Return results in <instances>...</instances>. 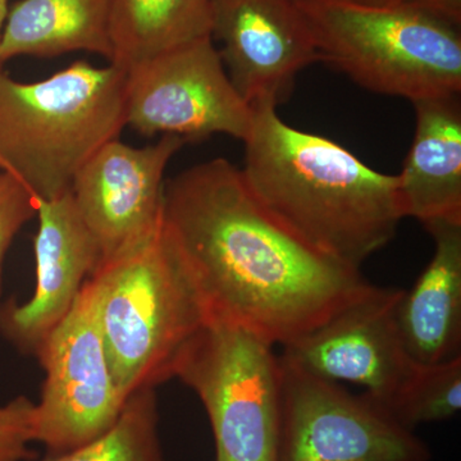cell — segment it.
Wrapping results in <instances>:
<instances>
[{"label":"cell","instance_id":"cell-1","mask_svg":"<svg viewBox=\"0 0 461 461\" xmlns=\"http://www.w3.org/2000/svg\"><path fill=\"white\" fill-rule=\"evenodd\" d=\"M163 223L209 317L275 346L311 332L371 285L360 269L324 256L273 217L223 158L167 182Z\"/></svg>","mask_w":461,"mask_h":461},{"label":"cell","instance_id":"cell-2","mask_svg":"<svg viewBox=\"0 0 461 461\" xmlns=\"http://www.w3.org/2000/svg\"><path fill=\"white\" fill-rule=\"evenodd\" d=\"M251 107L241 169L249 189L315 250L362 268L406 218L397 175L375 171L338 142L288 126L272 103Z\"/></svg>","mask_w":461,"mask_h":461},{"label":"cell","instance_id":"cell-3","mask_svg":"<svg viewBox=\"0 0 461 461\" xmlns=\"http://www.w3.org/2000/svg\"><path fill=\"white\" fill-rule=\"evenodd\" d=\"M126 74L117 67L72 63L23 84L0 72V169L39 200L71 190L100 148L120 138Z\"/></svg>","mask_w":461,"mask_h":461},{"label":"cell","instance_id":"cell-4","mask_svg":"<svg viewBox=\"0 0 461 461\" xmlns=\"http://www.w3.org/2000/svg\"><path fill=\"white\" fill-rule=\"evenodd\" d=\"M109 368L129 400L175 375L178 357L209 318L165 223L151 238L91 276Z\"/></svg>","mask_w":461,"mask_h":461},{"label":"cell","instance_id":"cell-5","mask_svg":"<svg viewBox=\"0 0 461 461\" xmlns=\"http://www.w3.org/2000/svg\"><path fill=\"white\" fill-rule=\"evenodd\" d=\"M320 60L373 93L411 103L459 95V27L405 5L295 0Z\"/></svg>","mask_w":461,"mask_h":461},{"label":"cell","instance_id":"cell-6","mask_svg":"<svg viewBox=\"0 0 461 461\" xmlns=\"http://www.w3.org/2000/svg\"><path fill=\"white\" fill-rule=\"evenodd\" d=\"M275 348L238 323L209 317L178 357L173 377L204 405L215 456L277 461L281 360Z\"/></svg>","mask_w":461,"mask_h":461},{"label":"cell","instance_id":"cell-7","mask_svg":"<svg viewBox=\"0 0 461 461\" xmlns=\"http://www.w3.org/2000/svg\"><path fill=\"white\" fill-rule=\"evenodd\" d=\"M277 461H430L426 441L366 393L281 359Z\"/></svg>","mask_w":461,"mask_h":461},{"label":"cell","instance_id":"cell-8","mask_svg":"<svg viewBox=\"0 0 461 461\" xmlns=\"http://www.w3.org/2000/svg\"><path fill=\"white\" fill-rule=\"evenodd\" d=\"M36 355L45 381L35 402V442L50 456L89 444L113 427L127 400L109 368L93 278Z\"/></svg>","mask_w":461,"mask_h":461},{"label":"cell","instance_id":"cell-9","mask_svg":"<svg viewBox=\"0 0 461 461\" xmlns=\"http://www.w3.org/2000/svg\"><path fill=\"white\" fill-rule=\"evenodd\" d=\"M124 74L126 126L142 135H176L190 142L223 133L244 141L250 131L253 107L230 83L212 36Z\"/></svg>","mask_w":461,"mask_h":461},{"label":"cell","instance_id":"cell-10","mask_svg":"<svg viewBox=\"0 0 461 461\" xmlns=\"http://www.w3.org/2000/svg\"><path fill=\"white\" fill-rule=\"evenodd\" d=\"M402 294V288L369 285L338 313L282 346L281 359L327 381L362 386L390 412L420 368L397 324Z\"/></svg>","mask_w":461,"mask_h":461},{"label":"cell","instance_id":"cell-11","mask_svg":"<svg viewBox=\"0 0 461 461\" xmlns=\"http://www.w3.org/2000/svg\"><path fill=\"white\" fill-rule=\"evenodd\" d=\"M186 142L162 135L156 144L133 148L115 139L76 175L72 198L98 245L100 264L132 250L160 229L165 172Z\"/></svg>","mask_w":461,"mask_h":461},{"label":"cell","instance_id":"cell-12","mask_svg":"<svg viewBox=\"0 0 461 461\" xmlns=\"http://www.w3.org/2000/svg\"><path fill=\"white\" fill-rule=\"evenodd\" d=\"M212 39L230 83L250 105L277 107L296 76L320 60L295 0H211Z\"/></svg>","mask_w":461,"mask_h":461},{"label":"cell","instance_id":"cell-13","mask_svg":"<svg viewBox=\"0 0 461 461\" xmlns=\"http://www.w3.org/2000/svg\"><path fill=\"white\" fill-rule=\"evenodd\" d=\"M35 238L36 286L25 304L0 311V329L18 348L38 353L75 304L100 264L98 245L72 198L71 190L39 200Z\"/></svg>","mask_w":461,"mask_h":461},{"label":"cell","instance_id":"cell-14","mask_svg":"<svg viewBox=\"0 0 461 461\" xmlns=\"http://www.w3.org/2000/svg\"><path fill=\"white\" fill-rule=\"evenodd\" d=\"M415 133L397 175L405 217L426 227L461 224V107L459 95L412 103Z\"/></svg>","mask_w":461,"mask_h":461},{"label":"cell","instance_id":"cell-15","mask_svg":"<svg viewBox=\"0 0 461 461\" xmlns=\"http://www.w3.org/2000/svg\"><path fill=\"white\" fill-rule=\"evenodd\" d=\"M426 230L433 256L411 290H402L397 324L412 359L433 366L461 355V224Z\"/></svg>","mask_w":461,"mask_h":461},{"label":"cell","instance_id":"cell-16","mask_svg":"<svg viewBox=\"0 0 461 461\" xmlns=\"http://www.w3.org/2000/svg\"><path fill=\"white\" fill-rule=\"evenodd\" d=\"M111 0H20L9 9L0 63L18 56L89 51L111 60Z\"/></svg>","mask_w":461,"mask_h":461},{"label":"cell","instance_id":"cell-17","mask_svg":"<svg viewBox=\"0 0 461 461\" xmlns=\"http://www.w3.org/2000/svg\"><path fill=\"white\" fill-rule=\"evenodd\" d=\"M208 36L211 0H111L109 65L123 72Z\"/></svg>","mask_w":461,"mask_h":461},{"label":"cell","instance_id":"cell-18","mask_svg":"<svg viewBox=\"0 0 461 461\" xmlns=\"http://www.w3.org/2000/svg\"><path fill=\"white\" fill-rule=\"evenodd\" d=\"M41 461H165L154 388L129 397L120 418L104 435Z\"/></svg>","mask_w":461,"mask_h":461},{"label":"cell","instance_id":"cell-19","mask_svg":"<svg viewBox=\"0 0 461 461\" xmlns=\"http://www.w3.org/2000/svg\"><path fill=\"white\" fill-rule=\"evenodd\" d=\"M461 409V355L447 362L420 366L414 381L390 414L406 429L454 418Z\"/></svg>","mask_w":461,"mask_h":461},{"label":"cell","instance_id":"cell-20","mask_svg":"<svg viewBox=\"0 0 461 461\" xmlns=\"http://www.w3.org/2000/svg\"><path fill=\"white\" fill-rule=\"evenodd\" d=\"M36 403L26 396L0 406V461H29L35 442Z\"/></svg>","mask_w":461,"mask_h":461},{"label":"cell","instance_id":"cell-21","mask_svg":"<svg viewBox=\"0 0 461 461\" xmlns=\"http://www.w3.org/2000/svg\"><path fill=\"white\" fill-rule=\"evenodd\" d=\"M39 199L23 182L8 173H0V293L3 262L18 230L38 214Z\"/></svg>","mask_w":461,"mask_h":461},{"label":"cell","instance_id":"cell-22","mask_svg":"<svg viewBox=\"0 0 461 461\" xmlns=\"http://www.w3.org/2000/svg\"><path fill=\"white\" fill-rule=\"evenodd\" d=\"M400 5L418 9L456 27L461 23V0H402Z\"/></svg>","mask_w":461,"mask_h":461},{"label":"cell","instance_id":"cell-23","mask_svg":"<svg viewBox=\"0 0 461 461\" xmlns=\"http://www.w3.org/2000/svg\"><path fill=\"white\" fill-rule=\"evenodd\" d=\"M355 5H369V7H393L402 3V0H342Z\"/></svg>","mask_w":461,"mask_h":461},{"label":"cell","instance_id":"cell-24","mask_svg":"<svg viewBox=\"0 0 461 461\" xmlns=\"http://www.w3.org/2000/svg\"><path fill=\"white\" fill-rule=\"evenodd\" d=\"M9 12V0H0V42H2L3 29H5V20H7ZM2 66V63H0ZM2 72V69H0Z\"/></svg>","mask_w":461,"mask_h":461},{"label":"cell","instance_id":"cell-25","mask_svg":"<svg viewBox=\"0 0 461 461\" xmlns=\"http://www.w3.org/2000/svg\"><path fill=\"white\" fill-rule=\"evenodd\" d=\"M215 461H230V460L223 459V457L215 456Z\"/></svg>","mask_w":461,"mask_h":461}]
</instances>
